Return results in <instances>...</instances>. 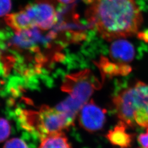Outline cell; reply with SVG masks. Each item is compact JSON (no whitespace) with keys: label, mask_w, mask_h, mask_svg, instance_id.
<instances>
[{"label":"cell","mask_w":148,"mask_h":148,"mask_svg":"<svg viewBox=\"0 0 148 148\" xmlns=\"http://www.w3.org/2000/svg\"><path fill=\"white\" fill-rule=\"evenodd\" d=\"M90 5L87 19L106 40L134 36L142 24V15L134 0H94Z\"/></svg>","instance_id":"6da1fadb"},{"label":"cell","mask_w":148,"mask_h":148,"mask_svg":"<svg viewBox=\"0 0 148 148\" xmlns=\"http://www.w3.org/2000/svg\"><path fill=\"white\" fill-rule=\"evenodd\" d=\"M113 104L120 121L128 127L148 126V84L138 81L117 94Z\"/></svg>","instance_id":"7a4b0ae2"},{"label":"cell","mask_w":148,"mask_h":148,"mask_svg":"<svg viewBox=\"0 0 148 148\" xmlns=\"http://www.w3.org/2000/svg\"><path fill=\"white\" fill-rule=\"evenodd\" d=\"M17 115L21 127L30 132L36 133L41 139L63 132L74 122L63 112L47 106H42L38 110L19 109Z\"/></svg>","instance_id":"3957f363"},{"label":"cell","mask_w":148,"mask_h":148,"mask_svg":"<svg viewBox=\"0 0 148 148\" xmlns=\"http://www.w3.org/2000/svg\"><path fill=\"white\" fill-rule=\"evenodd\" d=\"M57 21L58 14L54 6L48 1L42 0L5 16L6 24L14 32L33 28L47 30L52 27Z\"/></svg>","instance_id":"277c9868"},{"label":"cell","mask_w":148,"mask_h":148,"mask_svg":"<svg viewBox=\"0 0 148 148\" xmlns=\"http://www.w3.org/2000/svg\"><path fill=\"white\" fill-rule=\"evenodd\" d=\"M101 86V83L95 76L90 70L86 69L66 76L61 89L69 93L73 99L84 104L95 90Z\"/></svg>","instance_id":"5b68a950"},{"label":"cell","mask_w":148,"mask_h":148,"mask_svg":"<svg viewBox=\"0 0 148 148\" xmlns=\"http://www.w3.org/2000/svg\"><path fill=\"white\" fill-rule=\"evenodd\" d=\"M106 114V110L97 106L93 100L88 101L79 112V125L88 132H98L105 125Z\"/></svg>","instance_id":"8992f818"},{"label":"cell","mask_w":148,"mask_h":148,"mask_svg":"<svg viewBox=\"0 0 148 148\" xmlns=\"http://www.w3.org/2000/svg\"><path fill=\"white\" fill-rule=\"evenodd\" d=\"M110 56L115 62L122 64L130 63L134 59L135 50L132 44L123 38L115 40L111 43Z\"/></svg>","instance_id":"52a82bcc"},{"label":"cell","mask_w":148,"mask_h":148,"mask_svg":"<svg viewBox=\"0 0 148 148\" xmlns=\"http://www.w3.org/2000/svg\"><path fill=\"white\" fill-rule=\"evenodd\" d=\"M127 126L119 122L112 129L109 130L106 137L113 146L119 148H130L133 141V136L127 131Z\"/></svg>","instance_id":"ba28073f"},{"label":"cell","mask_w":148,"mask_h":148,"mask_svg":"<svg viewBox=\"0 0 148 148\" xmlns=\"http://www.w3.org/2000/svg\"><path fill=\"white\" fill-rule=\"evenodd\" d=\"M98 67L102 76H113L117 75L125 76L129 74L132 69L127 64L111 62L108 58L102 57L98 63Z\"/></svg>","instance_id":"9c48e42d"},{"label":"cell","mask_w":148,"mask_h":148,"mask_svg":"<svg viewBox=\"0 0 148 148\" xmlns=\"http://www.w3.org/2000/svg\"><path fill=\"white\" fill-rule=\"evenodd\" d=\"M37 148H71V146L63 132L51 134L41 139V142Z\"/></svg>","instance_id":"30bf717a"},{"label":"cell","mask_w":148,"mask_h":148,"mask_svg":"<svg viewBox=\"0 0 148 148\" xmlns=\"http://www.w3.org/2000/svg\"><path fill=\"white\" fill-rule=\"evenodd\" d=\"M11 127L8 120L0 118V143L4 142L11 134Z\"/></svg>","instance_id":"8fae6325"},{"label":"cell","mask_w":148,"mask_h":148,"mask_svg":"<svg viewBox=\"0 0 148 148\" xmlns=\"http://www.w3.org/2000/svg\"><path fill=\"white\" fill-rule=\"evenodd\" d=\"M3 148H29L26 143L21 139L14 138L5 143Z\"/></svg>","instance_id":"7c38bea8"},{"label":"cell","mask_w":148,"mask_h":148,"mask_svg":"<svg viewBox=\"0 0 148 148\" xmlns=\"http://www.w3.org/2000/svg\"><path fill=\"white\" fill-rule=\"evenodd\" d=\"M11 8V0H0V17L9 14Z\"/></svg>","instance_id":"4fadbf2b"},{"label":"cell","mask_w":148,"mask_h":148,"mask_svg":"<svg viewBox=\"0 0 148 148\" xmlns=\"http://www.w3.org/2000/svg\"><path fill=\"white\" fill-rule=\"evenodd\" d=\"M147 128L146 133L140 134L138 138V141L143 148H148V126Z\"/></svg>","instance_id":"5bb4252c"},{"label":"cell","mask_w":148,"mask_h":148,"mask_svg":"<svg viewBox=\"0 0 148 148\" xmlns=\"http://www.w3.org/2000/svg\"><path fill=\"white\" fill-rule=\"evenodd\" d=\"M57 1L60 3H62L64 5H68V4H71L73 3L76 0H57Z\"/></svg>","instance_id":"9a60e30c"}]
</instances>
